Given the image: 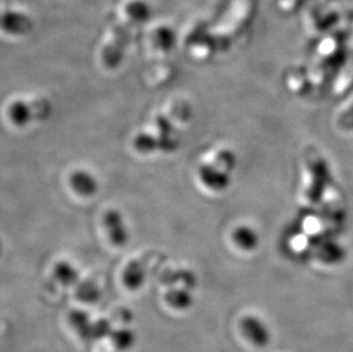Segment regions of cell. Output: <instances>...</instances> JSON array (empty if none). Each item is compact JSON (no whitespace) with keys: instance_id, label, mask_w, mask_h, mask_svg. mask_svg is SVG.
I'll list each match as a JSON object with an SVG mask.
<instances>
[{"instance_id":"6da1fadb","label":"cell","mask_w":353,"mask_h":352,"mask_svg":"<svg viewBox=\"0 0 353 352\" xmlns=\"http://www.w3.org/2000/svg\"><path fill=\"white\" fill-rule=\"evenodd\" d=\"M151 7L144 0H134L126 7L127 21L118 24L117 30L114 31L111 40L104 47L102 61L107 69L114 70L119 67L125 57L126 47L130 43L133 28H137L149 20Z\"/></svg>"},{"instance_id":"7a4b0ae2","label":"cell","mask_w":353,"mask_h":352,"mask_svg":"<svg viewBox=\"0 0 353 352\" xmlns=\"http://www.w3.org/2000/svg\"><path fill=\"white\" fill-rule=\"evenodd\" d=\"M53 113V104L47 97H36L32 100L17 99L7 109V116L10 123L19 128L29 126L31 124L41 123L48 119Z\"/></svg>"},{"instance_id":"3957f363","label":"cell","mask_w":353,"mask_h":352,"mask_svg":"<svg viewBox=\"0 0 353 352\" xmlns=\"http://www.w3.org/2000/svg\"><path fill=\"white\" fill-rule=\"evenodd\" d=\"M104 231L111 245L118 248L126 246L130 240V226L123 212L118 208H109L102 217Z\"/></svg>"},{"instance_id":"277c9868","label":"cell","mask_w":353,"mask_h":352,"mask_svg":"<svg viewBox=\"0 0 353 352\" xmlns=\"http://www.w3.org/2000/svg\"><path fill=\"white\" fill-rule=\"evenodd\" d=\"M240 332L243 338L256 348H265L269 346L272 340L269 326L260 317L254 315H247L240 319Z\"/></svg>"},{"instance_id":"5b68a950","label":"cell","mask_w":353,"mask_h":352,"mask_svg":"<svg viewBox=\"0 0 353 352\" xmlns=\"http://www.w3.org/2000/svg\"><path fill=\"white\" fill-rule=\"evenodd\" d=\"M34 20L17 10H0V31L10 36L23 37L34 30Z\"/></svg>"},{"instance_id":"8992f818","label":"cell","mask_w":353,"mask_h":352,"mask_svg":"<svg viewBox=\"0 0 353 352\" xmlns=\"http://www.w3.org/2000/svg\"><path fill=\"white\" fill-rule=\"evenodd\" d=\"M68 183L76 196L88 199L100 191V181L90 170L78 168L71 172Z\"/></svg>"},{"instance_id":"52a82bcc","label":"cell","mask_w":353,"mask_h":352,"mask_svg":"<svg viewBox=\"0 0 353 352\" xmlns=\"http://www.w3.org/2000/svg\"><path fill=\"white\" fill-rule=\"evenodd\" d=\"M196 174L201 184L212 193H223L230 186L231 174L210 162L201 164Z\"/></svg>"},{"instance_id":"ba28073f","label":"cell","mask_w":353,"mask_h":352,"mask_svg":"<svg viewBox=\"0 0 353 352\" xmlns=\"http://www.w3.org/2000/svg\"><path fill=\"white\" fill-rule=\"evenodd\" d=\"M147 260L134 259L127 263L121 275V280L127 289L135 292L143 287L147 282Z\"/></svg>"},{"instance_id":"9c48e42d","label":"cell","mask_w":353,"mask_h":352,"mask_svg":"<svg viewBox=\"0 0 353 352\" xmlns=\"http://www.w3.org/2000/svg\"><path fill=\"white\" fill-rule=\"evenodd\" d=\"M231 242L243 252H253L260 245V235L250 226H239L231 233Z\"/></svg>"},{"instance_id":"30bf717a","label":"cell","mask_w":353,"mask_h":352,"mask_svg":"<svg viewBox=\"0 0 353 352\" xmlns=\"http://www.w3.org/2000/svg\"><path fill=\"white\" fill-rule=\"evenodd\" d=\"M165 302L177 311H185L194 304L192 289L184 286H170L165 293Z\"/></svg>"},{"instance_id":"8fae6325","label":"cell","mask_w":353,"mask_h":352,"mask_svg":"<svg viewBox=\"0 0 353 352\" xmlns=\"http://www.w3.org/2000/svg\"><path fill=\"white\" fill-rule=\"evenodd\" d=\"M160 282L168 287L179 285L194 289L196 285V277L189 269H167L160 275Z\"/></svg>"},{"instance_id":"7c38bea8","label":"cell","mask_w":353,"mask_h":352,"mask_svg":"<svg viewBox=\"0 0 353 352\" xmlns=\"http://www.w3.org/2000/svg\"><path fill=\"white\" fill-rule=\"evenodd\" d=\"M52 275H53L54 280L63 287H72L80 282L77 268L72 263L69 261H63V260L54 264Z\"/></svg>"},{"instance_id":"4fadbf2b","label":"cell","mask_w":353,"mask_h":352,"mask_svg":"<svg viewBox=\"0 0 353 352\" xmlns=\"http://www.w3.org/2000/svg\"><path fill=\"white\" fill-rule=\"evenodd\" d=\"M74 294L80 302L95 303L100 300L101 289L99 285L92 280H83L76 285Z\"/></svg>"},{"instance_id":"5bb4252c","label":"cell","mask_w":353,"mask_h":352,"mask_svg":"<svg viewBox=\"0 0 353 352\" xmlns=\"http://www.w3.org/2000/svg\"><path fill=\"white\" fill-rule=\"evenodd\" d=\"M69 322L71 327L79 334L80 338L83 340H90V322L88 313H85L83 310H72L69 313Z\"/></svg>"},{"instance_id":"9a60e30c","label":"cell","mask_w":353,"mask_h":352,"mask_svg":"<svg viewBox=\"0 0 353 352\" xmlns=\"http://www.w3.org/2000/svg\"><path fill=\"white\" fill-rule=\"evenodd\" d=\"M109 338L111 342L114 343V346L120 351L130 350L137 341V335L130 329H114Z\"/></svg>"},{"instance_id":"2e32d148","label":"cell","mask_w":353,"mask_h":352,"mask_svg":"<svg viewBox=\"0 0 353 352\" xmlns=\"http://www.w3.org/2000/svg\"><path fill=\"white\" fill-rule=\"evenodd\" d=\"M208 162L219 167L221 170H225V172L230 174L234 170L236 163L234 153L228 149L217 150L216 153H214L213 157Z\"/></svg>"},{"instance_id":"e0dca14e","label":"cell","mask_w":353,"mask_h":352,"mask_svg":"<svg viewBox=\"0 0 353 352\" xmlns=\"http://www.w3.org/2000/svg\"><path fill=\"white\" fill-rule=\"evenodd\" d=\"M318 256L320 261H323L326 264H336L343 260L344 252L337 245L327 244V246L320 249Z\"/></svg>"},{"instance_id":"ac0fdd59","label":"cell","mask_w":353,"mask_h":352,"mask_svg":"<svg viewBox=\"0 0 353 352\" xmlns=\"http://www.w3.org/2000/svg\"><path fill=\"white\" fill-rule=\"evenodd\" d=\"M114 329L111 327L110 322L107 319H100L97 322H92L90 325V340H101L110 336Z\"/></svg>"},{"instance_id":"d6986e66","label":"cell","mask_w":353,"mask_h":352,"mask_svg":"<svg viewBox=\"0 0 353 352\" xmlns=\"http://www.w3.org/2000/svg\"><path fill=\"white\" fill-rule=\"evenodd\" d=\"M341 126L344 128H353V104L350 106V109L343 113V116L341 117Z\"/></svg>"},{"instance_id":"ffe728a7","label":"cell","mask_w":353,"mask_h":352,"mask_svg":"<svg viewBox=\"0 0 353 352\" xmlns=\"http://www.w3.org/2000/svg\"><path fill=\"white\" fill-rule=\"evenodd\" d=\"M3 242H1V239H0V256H1V254H3Z\"/></svg>"}]
</instances>
